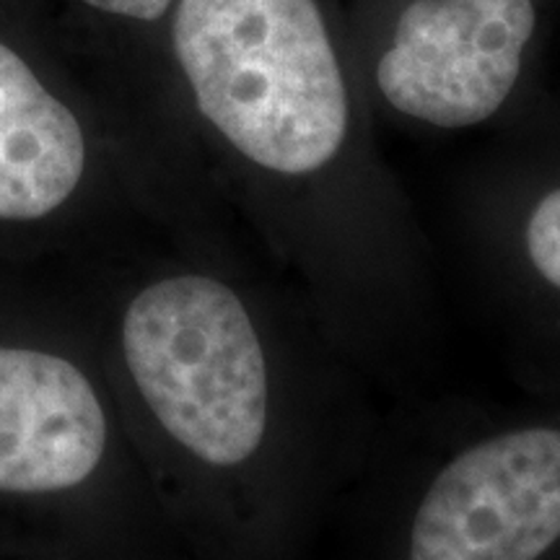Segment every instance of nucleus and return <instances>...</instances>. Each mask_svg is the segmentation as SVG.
Here are the masks:
<instances>
[{
    "label": "nucleus",
    "instance_id": "nucleus-3",
    "mask_svg": "<svg viewBox=\"0 0 560 560\" xmlns=\"http://www.w3.org/2000/svg\"><path fill=\"white\" fill-rule=\"evenodd\" d=\"M560 540V431L520 429L470 446L416 511L410 560H537Z\"/></svg>",
    "mask_w": 560,
    "mask_h": 560
},
{
    "label": "nucleus",
    "instance_id": "nucleus-4",
    "mask_svg": "<svg viewBox=\"0 0 560 560\" xmlns=\"http://www.w3.org/2000/svg\"><path fill=\"white\" fill-rule=\"evenodd\" d=\"M532 32V0H416L397 19L376 83L412 120L470 128L509 100Z\"/></svg>",
    "mask_w": 560,
    "mask_h": 560
},
{
    "label": "nucleus",
    "instance_id": "nucleus-2",
    "mask_svg": "<svg viewBox=\"0 0 560 560\" xmlns=\"http://www.w3.org/2000/svg\"><path fill=\"white\" fill-rule=\"evenodd\" d=\"M122 350L132 382L192 457L234 467L260 450L270 380L247 306L208 276H174L130 301Z\"/></svg>",
    "mask_w": 560,
    "mask_h": 560
},
{
    "label": "nucleus",
    "instance_id": "nucleus-6",
    "mask_svg": "<svg viewBox=\"0 0 560 560\" xmlns=\"http://www.w3.org/2000/svg\"><path fill=\"white\" fill-rule=\"evenodd\" d=\"M86 140L75 115L0 42V221H37L75 192Z\"/></svg>",
    "mask_w": 560,
    "mask_h": 560
},
{
    "label": "nucleus",
    "instance_id": "nucleus-8",
    "mask_svg": "<svg viewBox=\"0 0 560 560\" xmlns=\"http://www.w3.org/2000/svg\"><path fill=\"white\" fill-rule=\"evenodd\" d=\"M91 9H100L112 16H125L136 21H156L166 13L172 0H83Z\"/></svg>",
    "mask_w": 560,
    "mask_h": 560
},
{
    "label": "nucleus",
    "instance_id": "nucleus-1",
    "mask_svg": "<svg viewBox=\"0 0 560 560\" xmlns=\"http://www.w3.org/2000/svg\"><path fill=\"white\" fill-rule=\"evenodd\" d=\"M172 37L202 117L244 159L301 177L338 156L348 91L314 0H182Z\"/></svg>",
    "mask_w": 560,
    "mask_h": 560
},
{
    "label": "nucleus",
    "instance_id": "nucleus-7",
    "mask_svg": "<svg viewBox=\"0 0 560 560\" xmlns=\"http://www.w3.org/2000/svg\"><path fill=\"white\" fill-rule=\"evenodd\" d=\"M527 255L535 270L560 291V187L537 202L527 221Z\"/></svg>",
    "mask_w": 560,
    "mask_h": 560
},
{
    "label": "nucleus",
    "instance_id": "nucleus-5",
    "mask_svg": "<svg viewBox=\"0 0 560 560\" xmlns=\"http://www.w3.org/2000/svg\"><path fill=\"white\" fill-rule=\"evenodd\" d=\"M107 450V416L86 374L62 355L0 346V493L81 486Z\"/></svg>",
    "mask_w": 560,
    "mask_h": 560
}]
</instances>
